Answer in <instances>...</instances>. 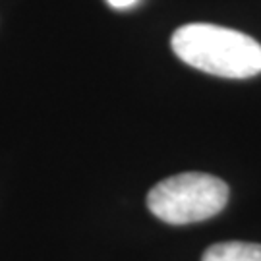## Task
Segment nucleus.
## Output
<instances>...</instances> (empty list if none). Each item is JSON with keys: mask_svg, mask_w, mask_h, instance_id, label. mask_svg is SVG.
<instances>
[{"mask_svg": "<svg viewBox=\"0 0 261 261\" xmlns=\"http://www.w3.org/2000/svg\"><path fill=\"white\" fill-rule=\"evenodd\" d=\"M172 50L201 72L244 80L261 74V45L246 33L213 23H188L174 31Z\"/></svg>", "mask_w": 261, "mask_h": 261, "instance_id": "1", "label": "nucleus"}, {"mask_svg": "<svg viewBox=\"0 0 261 261\" xmlns=\"http://www.w3.org/2000/svg\"><path fill=\"white\" fill-rule=\"evenodd\" d=\"M228 201V186L205 172H182L165 178L147 194V207L168 224L199 223L219 215Z\"/></svg>", "mask_w": 261, "mask_h": 261, "instance_id": "2", "label": "nucleus"}, {"mask_svg": "<svg viewBox=\"0 0 261 261\" xmlns=\"http://www.w3.org/2000/svg\"><path fill=\"white\" fill-rule=\"evenodd\" d=\"M201 261H261V244L223 242L211 246Z\"/></svg>", "mask_w": 261, "mask_h": 261, "instance_id": "3", "label": "nucleus"}, {"mask_svg": "<svg viewBox=\"0 0 261 261\" xmlns=\"http://www.w3.org/2000/svg\"><path fill=\"white\" fill-rule=\"evenodd\" d=\"M138 0H109V4H111L112 8H130Z\"/></svg>", "mask_w": 261, "mask_h": 261, "instance_id": "4", "label": "nucleus"}]
</instances>
